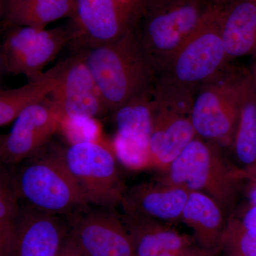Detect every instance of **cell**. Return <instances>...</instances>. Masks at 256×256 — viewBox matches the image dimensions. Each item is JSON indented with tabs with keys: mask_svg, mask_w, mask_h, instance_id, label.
I'll use <instances>...</instances> for the list:
<instances>
[{
	"mask_svg": "<svg viewBox=\"0 0 256 256\" xmlns=\"http://www.w3.org/2000/svg\"><path fill=\"white\" fill-rule=\"evenodd\" d=\"M4 70V62H3L2 54L1 47H0V73L2 70Z\"/></svg>",
	"mask_w": 256,
	"mask_h": 256,
	"instance_id": "obj_34",
	"label": "cell"
},
{
	"mask_svg": "<svg viewBox=\"0 0 256 256\" xmlns=\"http://www.w3.org/2000/svg\"><path fill=\"white\" fill-rule=\"evenodd\" d=\"M98 88L108 112H114L153 88L156 67L134 32L114 41L77 48Z\"/></svg>",
	"mask_w": 256,
	"mask_h": 256,
	"instance_id": "obj_1",
	"label": "cell"
},
{
	"mask_svg": "<svg viewBox=\"0 0 256 256\" xmlns=\"http://www.w3.org/2000/svg\"><path fill=\"white\" fill-rule=\"evenodd\" d=\"M250 73L252 74V78L254 79V82H255L256 85V58H254V64H252Z\"/></svg>",
	"mask_w": 256,
	"mask_h": 256,
	"instance_id": "obj_31",
	"label": "cell"
},
{
	"mask_svg": "<svg viewBox=\"0 0 256 256\" xmlns=\"http://www.w3.org/2000/svg\"><path fill=\"white\" fill-rule=\"evenodd\" d=\"M13 175L18 198L44 213L67 216L88 204L66 166L60 150L37 152Z\"/></svg>",
	"mask_w": 256,
	"mask_h": 256,
	"instance_id": "obj_4",
	"label": "cell"
},
{
	"mask_svg": "<svg viewBox=\"0 0 256 256\" xmlns=\"http://www.w3.org/2000/svg\"><path fill=\"white\" fill-rule=\"evenodd\" d=\"M196 92L156 78L150 140L152 169L160 171L168 168L198 137L191 118Z\"/></svg>",
	"mask_w": 256,
	"mask_h": 256,
	"instance_id": "obj_6",
	"label": "cell"
},
{
	"mask_svg": "<svg viewBox=\"0 0 256 256\" xmlns=\"http://www.w3.org/2000/svg\"><path fill=\"white\" fill-rule=\"evenodd\" d=\"M50 100L60 119H97L108 114L92 73L78 54L65 60Z\"/></svg>",
	"mask_w": 256,
	"mask_h": 256,
	"instance_id": "obj_13",
	"label": "cell"
},
{
	"mask_svg": "<svg viewBox=\"0 0 256 256\" xmlns=\"http://www.w3.org/2000/svg\"><path fill=\"white\" fill-rule=\"evenodd\" d=\"M58 256H86L82 250L74 244L68 236L64 242L63 247Z\"/></svg>",
	"mask_w": 256,
	"mask_h": 256,
	"instance_id": "obj_28",
	"label": "cell"
},
{
	"mask_svg": "<svg viewBox=\"0 0 256 256\" xmlns=\"http://www.w3.org/2000/svg\"><path fill=\"white\" fill-rule=\"evenodd\" d=\"M4 15V4L3 0H0V22Z\"/></svg>",
	"mask_w": 256,
	"mask_h": 256,
	"instance_id": "obj_32",
	"label": "cell"
},
{
	"mask_svg": "<svg viewBox=\"0 0 256 256\" xmlns=\"http://www.w3.org/2000/svg\"><path fill=\"white\" fill-rule=\"evenodd\" d=\"M220 249L224 256H256V232L244 230L237 222L228 220Z\"/></svg>",
	"mask_w": 256,
	"mask_h": 256,
	"instance_id": "obj_23",
	"label": "cell"
},
{
	"mask_svg": "<svg viewBox=\"0 0 256 256\" xmlns=\"http://www.w3.org/2000/svg\"><path fill=\"white\" fill-rule=\"evenodd\" d=\"M156 180L202 192L220 204L226 212L236 196L242 172L226 159L222 146L196 137Z\"/></svg>",
	"mask_w": 256,
	"mask_h": 256,
	"instance_id": "obj_2",
	"label": "cell"
},
{
	"mask_svg": "<svg viewBox=\"0 0 256 256\" xmlns=\"http://www.w3.org/2000/svg\"><path fill=\"white\" fill-rule=\"evenodd\" d=\"M4 4V14L18 5L22 4L26 0H3Z\"/></svg>",
	"mask_w": 256,
	"mask_h": 256,
	"instance_id": "obj_29",
	"label": "cell"
},
{
	"mask_svg": "<svg viewBox=\"0 0 256 256\" xmlns=\"http://www.w3.org/2000/svg\"><path fill=\"white\" fill-rule=\"evenodd\" d=\"M68 236L86 256H136L120 214L92 204L65 216Z\"/></svg>",
	"mask_w": 256,
	"mask_h": 256,
	"instance_id": "obj_11",
	"label": "cell"
},
{
	"mask_svg": "<svg viewBox=\"0 0 256 256\" xmlns=\"http://www.w3.org/2000/svg\"><path fill=\"white\" fill-rule=\"evenodd\" d=\"M60 130L65 134L69 144L104 140L100 124L96 119H60Z\"/></svg>",
	"mask_w": 256,
	"mask_h": 256,
	"instance_id": "obj_25",
	"label": "cell"
},
{
	"mask_svg": "<svg viewBox=\"0 0 256 256\" xmlns=\"http://www.w3.org/2000/svg\"><path fill=\"white\" fill-rule=\"evenodd\" d=\"M242 228L248 232H256V206H252L246 212L242 222H237Z\"/></svg>",
	"mask_w": 256,
	"mask_h": 256,
	"instance_id": "obj_27",
	"label": "cell"
},
{
	"mask_svg": "<svg viewBox=\"0 0 256 256\" xmlns=\"http://www.w3.org/2000/svg\"><path fill=\"white\" fill-rule=\"evenodd\" d=\"M247 73L228 65L200 86L191 117L198 137L220 146L232 144Z\"/></svg>",
	"mask_w": 256,
	"mask_h": 256,
	"instance_id": "obj_7",
	"label": "cell"
},
{
	"mask_svg": "<svg viewBox=\"0 0 256 256\" xmlns=\"http://www.w3.org/2000/svg\"><path fill=\"white\" fill-rule=\"evenodd\" d=\"M120 216L136 256H194L204 250L193 236L180 233L174 225L122 212Z\"/></svg>",
	"mask_w": 256,
	"mask_h": 256,
	"instance_id": "obj_17",
	"label": "cell"
},
{
	"mask_svg": "<svg viewBox=\"0 0 256 256\" xmlns=\"http://www.w3.org/2000/svg\"><path fill=\"white\" fill-rule=\"evenodd\" d=\"M226 212L213 198L191 191L184 208L181 223L192 229L197 246L202 250L218 252L227 222Z\"/></svg>",
	"mask_w": 256,
	"mask_h": 256,
	"instance_id": "obj_19",
	"label": "cell"
},
{
	"mask_svg": "<svg viewBox=\"0 0 256 256\" xmlns=\"http://www.w3.org/2000/svg\"><path fill=\"white\" fill-rule=\"evenodd\" d=\"M252 174H250L249 176H252V178H254V181L256 183V172L252 171Z\"/></svg>",
	"mask_w": 256,
	"mask_h": 256,
	"instance_id": "obj_35",
	"label": "cell"
},
{
	"mask_svg": "<svg viewBox=\"0 0 256 256\" xmlns=\"http://www.w3.org/2000/svg\"><path fill=\"white\" fill-rule=\"evenodd\" d=\"M250 170H252V172H256V170H252V169H249Z\"/></svg>",
	"mask_w": 256,
	"mask_h": 256,
	"instance_id": "obj_36",
	"label": "cell"
},
{
	"mask_svg": "<svg viewBox=\"0 0 256 256\" xmlns=\"http://www.w3.org/2000/svg\"><path fill=\"white\" fill-rule=\"evenodd\" d=\"M65 60L22 86L0 89V127L14 121L24 109L50 95L58 82Z\"/></svg>",
	"mask_w": 256,
	"mask_h": 256,
	"instance_id": "obj_20",
	"label": "cell"
},
{
	"mask_svg": "<svg viewBox=\"0 0 256 256\" xmlns=\"http://www.w3.org/2000/svg\"><path fill=\"white\" fill-rule=\"evenodd\" d=\"M149 0H76V48L106 43L134 31Z\"/></svg>",
	"mask_w": 256,
	"mask_h": 256,
	"instance_id": "obj_10",
	"label": "cell"
},
{
	"mask_svg": "<svg viewBox=\"0 0 256 256\" xmlns=\"http://www.w3.org/2000/svg\"><path fill=\"white\" fill-rule=\"evenodd\" d=\"M60 116L50 98L28 106L0 143V161L15 164L40 150L60 130Z\"/></svg>",
	"mask_w": 256,
	"mask_h": 256,
	"instance_id": "obj_14",
	"label": "cell"
},
{
	"mask_svg": "<svg viewBox=\"0 0 256 256\" xmlns=\"http://www.w3.org/2000/svg\"><path fill=\"white\" fill-rule=\"evenodd\" d=\"M75 11L76 0H26L4 16L16 26L46 28L60 18H73Z\"/></svg>",
	"mask_w": 256,
	"mask_h": 256,
	"instance_id": "obj_22",
	"label": "cell"
},
{
	"mask_svg": "<svg viewBox=\"0 0 256 256\" xmlns=\"http://www.w3.org/2000/svg\"><path fill=\"white\" fill-rule=\"evenodd\" d=\"M190 192L182 186L156 180L127 188L120 206L122 213L176 226L181 223Z\"/></svg>",
	"mask_w": 256,
	"mask_h": 256,
	"instance_id": "obj_16",
	"label": "cell"
},
{
	"mask_svg": "<svg viewBox=\"0 0 256 256\" xmlns=\"http://www.w3.org/2000/svg\"><path fill=\"white\" fill-rule=\"evenodd\" d=\"M60 154L87 204L114 210L120 205L127 186L111 143L104 140L74 143Z\"/></svg>",
	"mask_w": 256,
	"mask_h": 256,
	"instance_id": "obj_8",
	"label": "cell"
},
{
	"mask_svg": "<svg viewBox=\"0 0 256 256\" xmlns=\"http://www.w3.org/2000/svg\"><path fill=\"white\" fill-rule=\"evenodd\" d=\"M214 0H149L134 34L159 74L201 22Z\"/></svg>",
	"mask_w": 256,
	"mask_h": 256,
	"instance_id": "obj_3",
	"label": "cell"
},
{
	"mask_svg": "<svg viewBox=\"0 0 256 256\" xmlns=\"http://www.w3.org/2000/svg\"><path fill=\"white\" fill-rule=\"evenodd\" d=\"M154 86L114 110L116 132L111 142L118 161L132 171L151 168Z\"/></svg>",
	"mask_w": 256,
	"mask_h": 256,
	"instance_id": "obj_12",
	"label": "cell"
},
{
	"mask_svg": "<svg viewBox=\"0 0 256 256\" xmlns=\"http://www.w3.org/2000/svg\"><path fill=\"white\" fill-rule=\"evenodd\" d=\"M222 34L229 60L256 58V0H223Z\"/></svg>",
	"mask_w": 256,
	"mask_h": 256,
	"instance_id": "obj_18",
	"label": "cell"
},
{
	"mask_svg": "<svg viewBox=\"0 0 256 256\" xmlns=\"http://www.w3.org/2000/svg\"><path fill=\"white\" fill-rule=\"evenodd\" d=\"M14 232L0 230V256H12Z\"/></svg>",
	"mask_w": 256,
	"mask_h": 256,
	"instance_id": "obj_26",
	"label": "cell"
},
{
	"mask_svg": "<svg viewBox=\"0 0 256 256\" xmlns=\"http://www.w3.org/2000/svg\"><path fill=\"white\" fill-rule=\"evenodd\" d=\"M215 254L216 252H210L204 250V252H200V254H197V255L194 256H213Z\"/></svg>",
	"mask_w": 256,
	"mask_h": 256,
	"instance_id": "obj_33",
	"label": "cell"
},
{
	"mask_svg": "<svg viewBox=\"0 0 256 256\" xmlns=\"http://www.w3.org/2000/svg\"><path fill=\"white\" fill-rule=\"evenodd\" d=\"M222 6L223 0H214L201 22L160 70L158 78L198 90L229 65L222 34Z\"/></svg>",
	"mask_w": 256,
	"mask_h": 256,
	"instance_id": "obj_5",
	"label": "cell"
},
{
	"mask_svg": "<svg viewBox=\"0 0 256 256\" xmlns=\"http://www.w3.org/2000/svg\"><path fill=\"white\" fill-rule=\"evenodd\" d=\"M76 38L73 24L52 30L18 26L8 33L1 46L4 70L24 75L28 82L34 80L62 48Z\"/></svg>",
	"mask_w": 256,
	"mask_h": 256,
	"instance_id": "obj_9",
	"label": "cell"
},
{
	"mask_svg": "<svg viewBox=\"0 0 256 256\" xmlns=\"http://www.w3.org/2000/svg\"><path fill=\"white\" fill-rule=\"evenodd\" d=\"M248 196L252 206H256V183L249 191Z\"/></svg>",
	"mask_w": 256,
	"mask_h": 256,
	"instance_id": "obj_30",
	"label": "cell"
},
{
	"mask_svg": "<svg viewBox=\"0 0 256 256\" xmlns=\"http://www.w3.org/2000/svg\"><path fill=\"white\" fill-rule=\"evenodd\" d=\"M18 200L13 174L0 171V230H15L20 210Z\"/></svg>",
	"mask_w": 256,
	"mask_h": 256,
	"instance_id": "obj_24",
	"label": "cell"
},
{
	"mask_svg": "<svg viewBox=\"0 0 256 256\" xmlns=\"http://www.w3.org/2000/svg\"><path fill=\"white\" fill-rule=\"evenodd\" d=\"M234 152L242 164L252 168L256 162V85L248 72L242 85L238 120L233 141Z\"/></svg>",
	"mask_w": 256,
	"mask_h": 256,
	"instance_id": "obj_21",
	"label": "cell"
},
{
	"mask_svg": "<svg viewBox=\"0 0 256 256\" xmlns=\"http://www.w3.org/2000/svg\"><path fill=\"white\" fill-rule=\"evenodd\" d=\"M67 236L65 217L25 204L15 225L12 256H58Z\"/></svg>",
	"mask_w": 256,
	"mask_h": 256,
	"instance_id": "obj_15",
	"label": "cell"
}]
</instances>
